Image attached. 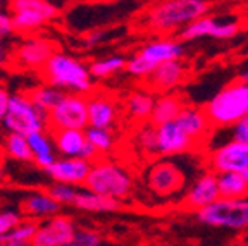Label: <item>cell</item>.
I'll use <instances>...</instances> for the list:
<instances>
[{
  "instance_id": "cell-1",
  "label": "cell",
  "mask_w": 248,
  "mask_h": 246,
  "mask_svg": "<svg viewBox=\"0 0 248 246\" xmlns=\"http://www.w3.org/2000/svg\"><path fill=\"white\" fill-rule=\"evenodd\" d=\"M209 11L207 0H160L143 15V24L155 33H176Z\"/></svg>"
},
{
  "instance_id": "cell-2",
  "label": "cell",
  "mask_w": 248,
  "mask_h": 246,
  "mask_svg": "<svg viewBox=\"0 0 248 246\" xmlns=\"http://www.w3.org/2000/svg\"><path fill=\"white\" fill-rule=\"evenodd\" d=\"M42 76L46 83L64 90L66 93L90 95L93 92V76L90 67L79 59L64 52H54L43 65Z\"/></svg>"
},
{
  "instance_id": "cell-3",
  "label": "cell",
  "mask_w": 248,
  "mask_h": 246,
  "mask_svg": "<svg viewBox=\"0 0 248 246\" xmlns=\"http://www.w3.org/2000/svg\"><path fill=\"white\" fill-rule=\"evenodd\" d=\"M214 129H226L248 114V83L238 79L226 85L203 107Z\"/></svg>"
},
{
  "instance_id": "cell-4",
  "label": "cell",
  "mask_w": 248,
  "mask_h": 246,
  "mask_svg": "<svg viewBox=\"0 0 248 246\" xmlns=\"http://www.w3.org/2000/svg\"><path fill=\"white\" fill-rule=\"evenodd\" d=\"M85 188L123 201L129 198L135 189V179L124 166L112 160L97 158L85 183Z\"/></svg>"
},
{
  "instance_id": "cell-5",
  "label": "cell",
  "mask_w": 248,
  "mask_h": 246,
  "mask_svg": "<svg viewBox=\"0 0 248 246\" xmlns=\"http://www.w3.org/2000/svg\"><path fill=\"white\" fill-rule=\"evenodd\" d=\"M200 224L212 229L241 232L248 231V196L243 198H224L195 212Z\"/></svg>"
},
{
  "instance_id": "cell-6",
  "label": "cell",
  "mask_w": 248,
  "mask_h": 246,
  "mask_svg": "<svg viewBox=\"0 0 248 246\" xmlns=\"http://www.w3.org/2000/svg\"><path fill=\"white\" fill-rule=\"evenodd\" d=\"M2 127L7 133L28 136L33 131L48 129V114L36 107L28 93H12Z\"/></svg>"
},
{
  "instance_id": "cell-7",
  "label": "cell",
  "mask_w": 248,
  "mask_h": 246,
  "mask_svg": "<svg viewBox=\"0 0 248 246\" xmlns=\"http://www.w3.org/2000/svg\"><path fill=\"white\" fill-rule=\"evenodd\" d=\"M188 174L172 158H160L154 162L147 170V186L155 196L170 198V196H183L188 188Z\"/></svg>"
},
{
  "instance_id": "cell-8",
  "label": "cell",
  "mask_w": 248,
  "mask_h": 246,
  "mask_svg": "<svg viewBox=\"0 0 248 246\" xmlns=\"http://www.w3.org/2000/svg\"><path fill=\"white\" fill-rule=\"evenodd\" d=\"M12 21L16 31L30 33L57 19L59 9L50 0H11Z\"/></svg>"
},
{
  "instance_id": "cell-9",
  "label": "cell",
  "mask_w": 248,
  "mask_h": 246,
  "mask_svg": "<svg viewBox=\"0 0 248 246\" xmlns=\"http://www.w3.org/2000/svg\"><path fill=\"white\" fill-rule=\"evenodd\" d=\"M207 167L216 172H238L248 181V143L229 138L205 155Z\"/></svg>"
},
{
  "instance_id": "cell-10",
  "label": "cell",
  "mask_w": 248,
  "mask_h": 246,
  "mask_svg": "<svg viewBox=\"0 0 248 246\" xmlns=\"http://www.w3.org/2000/svg\"><path fill=\"white\" fill-rule=\"evenodd\" d=\"M88 124V95L66 93L64 98L48 112L50 129H86Z\"/></svg>"
},
{
  "instance_id": "cell-11",
  "label": "cell",
  "mask_w": 248,
  "mask_h": 246,
  "mask_svg": "<svg viewBox=\"0 0 248 246\" xmlns=\"http://www.w3.org/2000/svg\"><path fill=\"white\" fill-rule=\"evenodd\" d=\"M240 31L241 26L238 21H217L212 15H202L178 31V38L181 42H195L200 38L231 40Z\"/></svg>"
},
{
  "instance_id": "cell-12",
  "label": "cell",
  "mask_w": 248,
  "mask_h": 246,
  "mask_svg": "<svg viewBox=\"0 0 248 246\" xmlns=\"http://www.w3.org/2000/svg\"><path fill=\"white\" fill-rule=\"evenodd\" d=\"M219 198H221V191H219L217 172L207 167V170H202L197 177H193L190 181L188 188L183 193L181 203L188 210L197 212L207 205L214 203Z\"/></svg>"
},
{
  "instance_id": "cell-13",
  "label": "cell",
  "mask_w": 248,
  "mask_h": 246,
  "mask_svg": "<svg viewBox=\"0 0 248 246\" xmlns=\"http://www.w3.org/2000/svg\"><path fill=\"white\" fill-rule=\"evenodd\" d=\"M76 226L67 215H52L40 224L33 246H73Z\"/></svg>"
},
{
  "instance_id": "cell-14",
  "label": "cell",
  "mask_w": 248,
  "mask_h": 246,
  "mask_svg": "<svg viewBox=\"0 0 248 246\" xmlns=\"http://www.w3.org/2000/svg\"><path fill=\"white\" fill-rule=\"evenodd\" d=\"M197 148V141L191 138L176 121L157 126V152L162 157L190 154Z\"/></svg>"
},
{
  "instance_id": "cell-15",
  "label": "cell",
  "mask_w": 248,
  "mask_h": 246,
  "mask_svg": "<svg viewBox=\"0 0 248 246\" xmlns=\"http://www.w3.org/2000/svg\"><path fill=\"white\" fill-rule=\"evenodd\" d=\"M55 52L54 42L46 38H28L21 43L14 52V64L21 69H43V65L46 64V61L52 57V54Z\"/></svg>"
},
{
  "instance_id": "cell-16",
  "label": "cell",
  "mask_w": 248,
  "mask_h": 246,
  "mask_svg": "<svg viewBox=\"0 0 248 246\" xmlns=\"http://www.w3.org/2000/svg\"><path fill=\"white\" fill-rule=\"evenodd\" d=\"M93 162L83 157H61L45 170L48 176L59 183H69L74 186H85Z\"/></svg>"
},
{
  "instance_id": "cell-17",
  "label": "cell",
  "mask_w": 248,
  "mask_h": 246,
  "mask_svg": "<svg viewBox=\"0 0 248 246\" xmlns=\"http://www.w3.org/2000/svg\"><path fill=\"white\" fill-rule=\"evenodd\" d=\"M188 76V67L181 59L166 61L154 69V73L147 77L150 88L155 93H166L176 90Z\"/></svg>"
},
{
  "instance_id": "cell-18",
  "label": "cell",
  "mask_w": 248,
  "mask_h": 246,
  "mask_svg": "<svg viewBox=\"0 0 248 246\" xmlns=\"http://www.w3.org/2000/svg\"><path fill=\"white\" fill-rule=\"evenodd\" d=\"M119 117V108L112 96L105 93H90L88 95V126L112 129Z\"/></svg>"
},
{
  "instance_id": "cell-19",
  "label": "cell",
  "mask_w": 248,
  "mask_h": 246,
  "mask_svg": "<svg viewBox=\"0 0 248 246\" xmlns=\"http://www.w3.org/2000/svg\"><path fill=\"white\" fill-rule=\"evenodd\" d=\"M176 123L197 141V145L207 141L209 135L214 131V126L205 110L200 107H193V105H185Z\"/></svg>"
},
{
  "instance_id": "cell-20",
  "label": "cell",
  "mask_w": 248,
  "mask_h": 246,
  "mask_svg": "<svg viewBox=\"0 0 248 246\" xmlns=\"http://www.w3.org/2000/svg\"><path fill=\"white\" fill-rule=\"evenodd\" d=\"M185 42L174 38H157L150 40L140 48V54L147 57L155 65L162 64L166 61H174V59H183L185 55Z\"/></svg>"
},
{
  "instance_id": "cell-21",
  "label": "cell",
  "mask_w": 248,
  "mask_h": 246,
  "mask_svg": "<svg viewBox=\"0 0 248 246\" xmlns=\"http://www.w3.org/2000/svg\"><path fill=\"white\" fill-rule=\"evenodd\" d=\"M62 205L55 201L50 196V193L46 191H35L21 201V215L28 217V219L35 220H45L52 215H57Z\"/></svg>"
},
{
  "instance_id": "cell-22",
  "label": "cell",
  "mask_w": 248,
  "mask_h": 246,
  "mask_svg": "<svg viewBox=\"0 0 248 246\" xmlns=\"http://www.w3.org/2000/svg\"><path fill=\"white\" fill-rule=\"evenodd\" d=\"M55 150L61 157H83L88 139L85 129L66 127V129H52Z\"/></svg>"
},
{
  "instance_id": "cell-23",
  "label": "cell",
  "mask_w": 248,
  "mask_h": 246,
  "mask_svg": "<svg viewBox=\"0 0 248 246\" xmlns=\"http://www.w3.org/2000/svg\"><path fill=\"white\" fill-rule=\"evenodd\" d=\"M28 141H30L31 152H33V162L36 167L46 170L48 167L57 160L55 157V143L52 133H46V129L33 131L28 135Z\"/></svg>"
},
{
  "instance_id": "cell-24",
  "label": "cell",
  "mask_w": 248,
  "mask_h": 246,
  "mask_svg": "<svg viewBox=\"0 0 248 246\" xmlns=\"http://www.w3.org/2000/svg\"><path fill=\"white\" fill-rule=\"evenodd\" d=\"M74 207L78 210L92 212V214H110V212L119 210L121 201L116 200V198H110V196L98 195V193L85 188L78 191Z\"/></svg>"
},
{
  "instance_id": "cell-25",
  "label": "cell",
  "mask_w": 248,
  "mask_h": 246,
  "mask_svg": "<svg viewBox=\"0 0 248 246\" xmlns=\"http://www.w3.org/2000/svg\"><path fill=\"white\" fill-rule=\"evenodd\" d=\"M185 105H186L185 100H183L179 95H176V93H172V92L159 93L157 98H155L150 123L155 124V126H160V124H164V123L176 121Z\"/></svg>"
},
{
  "instance_id": "cell-26",
  "label": "cell",
  "mask_w": 248,
  "mask_h": 246,
  "mask_svg": "<svg viewBox=\"0 0 248 246\" xmlns=\"http://www.w3.org/2000/svg\"><path fill=\"white\" fill-rule=\"evenodd\" d=\"M155 98L152 92H133L126 96V112L135 123H148L154 112Z\"/></svg>"
},
{
  "instance_id": "cell-27",
  "label": "cell",
  "mask_w": 248,
  "mask_h": 246,
  "mask_svg": "<svg viewBox=\"0 0 248 246\" xmlns=\"http://www.w3.org/2000/svg\"><path fill=\"white\" fill-rule=\"evenodd\" d=\"M40 227V220L23 217L21 222L0 239V246H30L33 245V239Z\"/></svg>"
},
{
  "instance_id": "cell-28",
  "label": "cell",
  "mask_w": 248,
  "mask_h": 246,
  "mask_svg": "<svg viewBox=\"0 0 248 246\" xmlns=\"http://www.w3.org/2000/svg\"><path fill=\"white\" fill-rule=\"evenodd\" d=\"M219 191L224 198H243L248 196V181L238 172H217Z\"/></svg>"
},
{
  "instance_id": "cell-29",
  "label": "cell",
  "mask_w": 248,
  "mask_h": 246,
  "mask_svg": "<svg viewBox=\"0 0 248 246\" xmlns=\"http://www.w3.org/2000/svg\"><path fill=\"white\" fill-rule=\"evenodd\" d=\"M28 95H30V98L33 100V104H35L36 107L42 108L43 112L48 114V112H50L52 108H54L55 105L64 98L66 92L61 90V88H57V86L50 85V83H46V85L36 86L35 90H31Z\"/></svg>"
},
{
  "instance_id": "cell-30",
  "label": "cell",
  "mask_w": 248,
  "mask_h": 246,
  "mask_svg": "<svg viewBox=\"0 0 248 246\" xmlns=\"http://www.w3.org/2000/svg\"><path fill=\"white\" fill-rule=\"evenodd\" d=\"M5 154L17 162H33V152H31L30 141L26 135L21 133H7L4 139Z\"/></svg>"
},
{
  "instance_id": "cell-31",
  "label": "cell",
  "mask_w": 248,
  "mask_h": 246,
  "mask_svg": "<svg viewBox=\"0 0 248 246\" xmlns=\"http://www.w3.org/2000/svg\"><path fill=\"white\" fill-rule=\"evenodd\" d=\"M126 62H128V59L123 55H110V57L92 62L88 67L95 79H107V77L116 76L117 73L126 69Z\"/></svg>"
},
{
  "instance_id": "cell-32",
  "label": "cell",
  "mask_w": 248,
  "mask_h": 246,
  "mask_svg": "<svg viewBox=\"0 0 248 246\" xmlns=\"http://www.w3.org/2000/svg\"><path fill=\"white\" fill-rule=\"evenodd\" d=\"M86 133V139L92 143L97 152L100 155L108 154V152L114 148V143H116V138H114L112 129H107V127H95V126H88L85 129Z\"/></svg>"
},
{
  "instance_id": "cell-33",
  "label": "cell",
  "mask_w": 248,
  "mask_h": 246,
  "mask_svg": "<svg viewBox=\"0 0 248 246\" xmlns=\"http://www.w3.org/2000/svg\"><path fill=\"white\" fill-rule=\"evenodd\" d=\"M136 145L147 155L159 154L157 152V126L152 124L150 121L141 124L138 133H136Z\"/></svg>"
},
{
  "instance_id": "cell-34",
  "label": "cell",
  "mask_w": 248,
  "mask_h": 246,
  "mask_svg": "<svg viewBox=\"0 0 248 246\" xmlns=\"http://www.w3.org/2000/svg\"><path fill=\"white\" fill-rule=\"evenodd\" d=\"M155 67H157V65H155L154 62H150L147 57H143V55L140 54V52H136L131 59H128L126 69L124 71L131 77H136V79H147V77L154 73Z\"/></svg>"
},
{
  "instance_id": "cell-35",
  "label": "cell",
  "mask_w": 248,
  "mask_h": 246,
  "mask_svg": "<svg viewBox=\"0 0 248 246\" xmlns=\"http://www.w3.org/2000/svg\"><path fill=\"white\" fill-rule=\"evenodd\" d=\"M79 186L69 184V183H59L55 181V184H52L48 188V193L55 201H59L61 205H74L76 195L79 191Z\"/></svg>"
},
{
  "instance_id": "cell-36",
  "label": "cell",
  "mask_w": 248,
  "mask_h": 246,
  "mask_svg": "<svg viewBox=\"0 0 248 246\" xmlns=\"http://www.w3.org/2000/svg\"><path fill=\"white\" fill-rule=\"evenodd\" d=\"M104 245V239L102 234L93 229H76V234H74L73 246H100Z\"/></svg>"
},
{
  "instance_id": "cell-37",
  "label": "cell",
  "mask_w": 248,
  "mask_h": 246,
  "mask_svg": "<svg viewBox=\"0 0 248 246\" xmlns=\"http://www.w3.org/2000/svg\"><path fill=\"white\" fill-rule=\"evenodd\" d=\"M23 215L17 214L14 210H4L0 212V239L4 238L9 231H11L12 227H16L17 224L21 222Z\"/></svg>"
},
{
  "instance_id": "cell-38",
  "label": "cell",
  "mask_w": 248,
  "mask_h": 246,
  "mask_svg": "<svg viewBox=\"0 0 248 246\" xmlns=\"http://www.w3.org/2000/svg\"><path fill=\"white\" fill-rule=\"evenodd\" d=\"M226 129H229V138L231 139H240V141L248 143V114L241 117L240 121H236L232 126L226 127Z\"/></svg>"
},
{
  "instance_id": "cell-39",
  "label": "cell",
  "mask_w": 248,
  "mask_h": 246,
  "mask_svg": "<svg viewBox=\"0 0 248 246\" xmlns=\"http://www.w3.org/2000/svg\"><path fill=\"white\" fill-rule=\"evenodd\" d=\"M14 31H16V28H14V21H12V14H9V12L0 9V36L7 38Z\"/></svg>"
},
{
  "instance_id": "cell-40",
  "label": "cell",
  "mask_w": 248,
  "mask_h": 246,
  "mask_svg": "<svg viewBox=\"0 0 248 246\" xmlns=\"http://www.w3.org/2000/svg\"><path fill=\"white\" fill-rule=\"evenodd\" d=\"M9 102H11V93L4 86H0V126L4 123V117L9 110Z\"/></svg>"
},
{
  "instance_id": "cell-41",
  "label": "cell",
  "mask_w": 248,
  "mask_h": 246,
  "mask_svg": "<svg viewBox=\"0 0 248 246\" xmlns=\"http://www.w3.org/2000/svg\"><path fill=\"white\" fill-rule=\"evenodd\" d=\"M104 36H105V31H102V30H97V31H92L88 36L85 38V45L86 46H93V45H98V43L104 40Z\"/></svg>"
},
{
  "instance_id": "cell-42",
  "label": "cell",
  "mask_w": 248,
  "mask_h": 246,
  "mask_svg": "<svg viewBox=\"0 0 248 246\" xmlns=\"http://www.w3.org/2000/svg\"><path fill=\"white\" fill-rule=\"evenodd\" d=\"M5 57H7V45L4 36H0V64H4Z\"/></svg>"
},
{
  "instance_id": "cell-43",
  "label": "cell",
  "mask_w": 248,
  "mask_h": 246,
  "mask_svg": "<svg viewBox=\"0 0 248 246\" xmlns=\"http://www.w3.org/2000/svg\"><path fill=\"white\" fill-rule=\"evenodd\" d=\"M240 79H241V81H245V83H248V67H245V69L241 71Z\"/></svg>"
},
{
  "instance_id": "cell-44",
  "label": "cell",
  "mask_w": 248,
  "mask_h": 246,
  "mask_svg": "<svg viewBox=\"0 0 248 246\" xmlns=\"http://www.w3.org/2000/svg\"><path fill=\"white\" fill-rule=\"evenodd\" d=\"M2 177H4V169L0 167V181H2Z\"/></svg>"
},
{
  "instance_id": "cell-45",
  "label": "cell",
  "mask_w": 248,
  "mask_h": 246,
  "mask_svg": "<svg viewBox=\"0 0 248 246\" xmlns=\"http://www.w3.org/2000/svg\"><path fill=\"white\" fill-rule=\"evenodd\" d=\"M92 2H112V0H92Z\"/></svg>"
},
{
  "instance_id": "cell-46",
  "label": "cell",
  "mask_w": 248,
  "mask_h": 246,
  "mask_svg": "<svg viewBox=\"0 0 248 246\" xmlns=\"http://www.w3.org/2000/svg\"><path fill=\"white\" fill-rule=\"evenodd\" d=\"M0 9H2V0H0Z\"/></svg>"
}]
</instances>
